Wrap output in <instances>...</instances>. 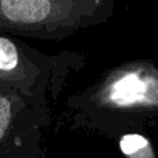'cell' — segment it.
Wrapping results in <instances>:
<instances>
[{
    "label": "cell",
    "mask_w": 158,
    "mask_h": 158,
    "mask_svg": "<svg viewBox=\"0 0 158 158\" xmlns=\"http://www.w3.org/2000/svg\"><path fill=\"white\" fill-rule=\"evenodd\" d=\"M65 4L49 0H4L0 2V19L3 24L38 27L64 11L61 7Z\"/></svg>",
    "instance_id": "1"
},
{
    "label": "cell",
    "mask_w": 158,
    "mask_h": 158,
    "mask_svg": "<svg viewBox=\"0 0 158 158\" xmlns=\"http://www.w3.org/2000/svg\"><path fill=\"white\" fill-rule=\"evenodd\" d=\"M111 100L118 106H133L151 98V85L139 75H126L111 86Z\"/></svg>",
    "instance_id": "2"
},
{
    "label": "cell",
    "mask_w": 158,
    "mask_h": 158,
    "mask_svg": "<svg viewBox=\"0 0 158 158\" xmlns=\"http://www.w3.org/2000/svg\"><path fill=\"white\" fill-rule=\"evenodd\" d=\"M121 150L129 158H154L150 143L140 135H126L121 139Z\"/></svg>",
    "instance_id": "3"
},
{
    "label": "cell",
    "mask_w": 158,
    "mask_h": 158,
    "mask_svg": "<svg viewBox=\"0 0 158 158\" xmlns=\"http://www.w3.org/2000/svg\"><path fill=\"white\" fill-rule=\"evenodd\" d=\"M18 65V52L15 44L6 38H0V71H13Z\"/></svg>",
    "instance_id": "4"
},
{
    "label": "cell",
    "mask_w": 158,
    "mask_h": 158,
    "mask_svg": "<svg viewBox=\"0 0 158 158\" xmlns=\"http://www.w3.org/2000/svg\"><path fill=\"white\" fill-rule=\"evenodd\" d=\"M11 119V103L7 97L0 94V140L4 136Z\"/></svg>",
    "instance_id": "5"
}]
</instances>
